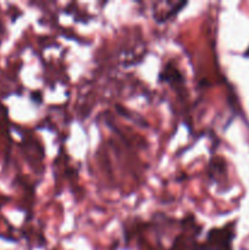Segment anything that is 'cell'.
<instances>
[{"label": "cell", "instance_id": "1", "mask_svg": "<svg viewBox=\"0 0 249 250\" xmlns=\"http://www.w3.org/2000/svg\"><path fill=\"white\" fill-rule=\"evenodd\" d=\"M234 229V222H229L221 229H211L208 232L203 248L204 250H232Z\"/></svg>", "mask_w": 249, "mask_h": 250}, {"label": "cell", "instance_id": "2", "mask_svg": "<svg viewBox=\"0 0 249 250\" xmlns=\"http://www.w3.org/2000/svg\"><path fill=\"white\" fill-rule=\"evenodd\" d=\"M160 78L168 83H182V76L178 72L177 68L170 67L168 65L164 68L163 73L160 75Z\"/></svg>", "mask_w": 249, "mask_h": 250}]
</instances>
